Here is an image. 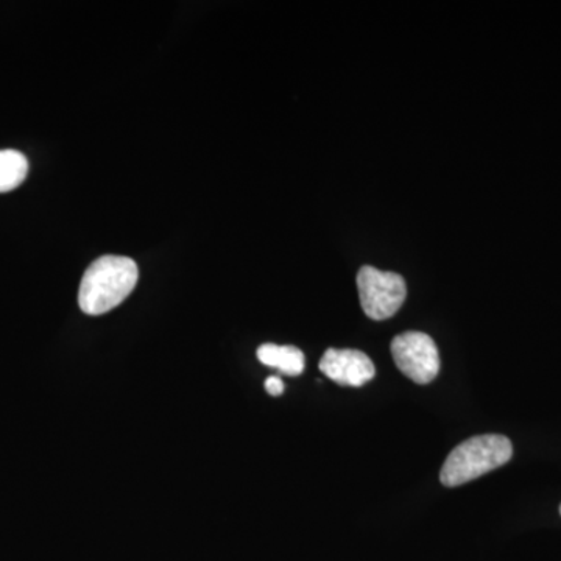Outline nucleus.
<instances>
[{
  "label": "nucleus",
  "instance_id": "1",
  "mask_svg": "<svg viewBox=\"0 0 561 561\" xmlns=\"http://www.w3.org/2000/svg\"><path fill=\"white\" fill-rule=\"evenodd\" d=\"M139 279L136 262L127 256L99 257L81 278L79 305L87 316H103L127 300Z\"/></svg>",
  "mask_w": 561,
  "mask_h": 561
},
{
  "label": "nucleus",
  "instance_id": "2",
  "mask_svg": "<svg viewBox=\"0 0 561 561\" xmlns=\"http://www.w3.org/2000/svg\"><path fill=\"white\" fill-rule=\"evenodd\" d=\"M512 456V442L504 435L472 437L449 454L442 468L440 481L449 489L463 485L507 463Z\"/></svg>",
  "mask_w": 561,
  "mask_h": 561
},
{
  "label": "nucleus",
  "instance_id": "3",
  "mask_svg": "<svg viewBox=\"0 0 561 561\" xmlns=\"http://www.w3.org/2000/svg\"><path fill=\"white\" fill-rule=\"evenodd\" d=\"M357 289L362 309L371 320H387L400 311L408 297V286L401 275L381 272L364 265L357 273Z\"/></svg>",
  "mask_w": 561,
  "mask_h": 561
},
{
  "label": "nucleus",
  "instance_id": "4",
  "mask_svg": "<svg viewBox=\"0 0 561 561\" xmlns=\"http://www.w3.org/2000/svg\"><path fill=\"white\" fill-rule=\"evenodd\" d=\"M391 356L402 375L413 382L430 383L440 371V356L431 335L408 331L391 341Z\"/></svg>",
  "mask_w": 561,
  "mask_h": 561
},
{
  "label": "nucleus",
  "instance_id": "5",
  "mask_svg": "<svg viewBox=\"0 0 561 561\" xmlns=\"http://www.w3.org/2000/svg\"><path fill=\"white\" fill-rule=\"evenodd\" d=\"M320 371L339 386L362 387L376 376L375 364L357 350L330 348L320 360Z\"/></svg>",
  "mask_w": 561,
  "mask_h": 561
},
{
  "label": "nucleus",
  "instance_id": "6",
  "mask_svg": "<svg viewBox=\"0 0 561 561\" xmlns=\"http://www.w3.org/2000/svg\"><path fill=\"white\" fill-rule=\"evenodd\" d=\"M257 359L267 367L278 368L283 375L300 376L305 371V354L297 346L265 343L257 348Z\"/></svg>",
  "mask_w": 561,
  "mask_h": 561
},
{
  "label": "nucleus",
  "instance_id": "7",
  "mask_svg": "<svg viewBox=\"0 0 561 561\" xmlns=\"http://www.w3.org/2000/svg\"><path fill=\"white\" fill-rule=\"evenodd\" d=\"M27 173L28 161L21 151L0 150V194L20 187Z\"/></svg>",
  "mask_w": 561,
  "mask_h": 561
},
{
  "label": "nucleus",
  "instance_id": "8",
  "mask_svg": "<svg viewBox=\"0 0 561 561\" xmlns=\"http://www.w3.org/2000/svg\"><path fill=\"white\" fill-rule=\"evenodd\" d=\"M265 390H267L272 397H279L284 391V382L280 381L278 376H272V378H267V381H265Z\"/></svg>",
  "mask_w": 561,
  "mask_h": 561
},
{
  "label": "nucleus",
  "instance_id": "9",
  "mask_svg": "<svg viewBox=\"0 0 561 561\" xmlns=\"http://www.w3.org/2000/svg\"><path fill=\"white\" fill-rule=\"evenodd\" d=\"M560 515H561V505H560Z\"/></svg>",
  "mask_w": 561,
  "mask_h": 561
}]
</instances>
